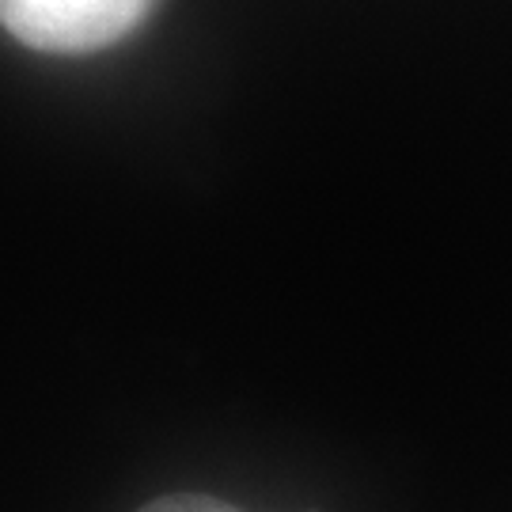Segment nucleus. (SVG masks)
<instances>
[{
	"label": "nucleus",
	"instance_id": "f03ea898",
	"mask_svg": "<svg viewBox=\"0 0 512 512\" xmlns=\"http://www.w3.org/2000/svg\"><path fill=\"white\" fill-rule=\"evenodd\" d=\"M137 512H239V509L213 494H160L152 497V501H145Z\"/></svg>",
	"mask_w": 512,
	"mask_h": 512
},
{
	"label": "nucleus",
	"instance_id": "f257e3e1",
	"mask_svg": "<svg viewBox=\"0 0 512 512\" xmlns=\"http://www.w3.org/2000/svg\"><path fill=\"white\" fill-rule=\"evenodd\" d=\"M160 0H0V23L19 46L50 57H88L126 42Z\"/></svg>",
	"mask_w": 512,
	"mask_h": 512
}]
</instances>
